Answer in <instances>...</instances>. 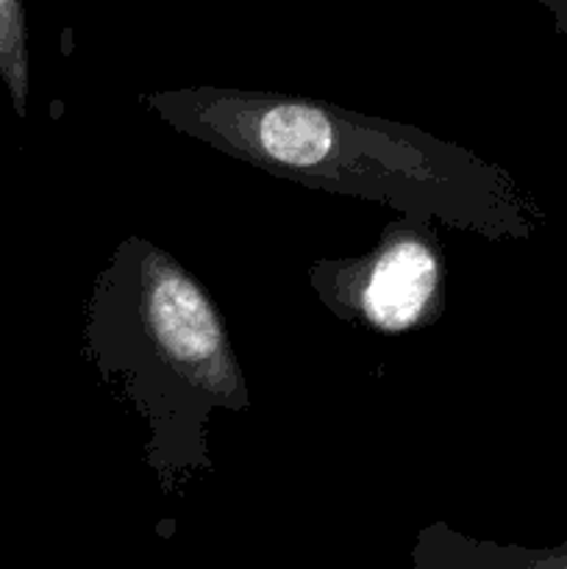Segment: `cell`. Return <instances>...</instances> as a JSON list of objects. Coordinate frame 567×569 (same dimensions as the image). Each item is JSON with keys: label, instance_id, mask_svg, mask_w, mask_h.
I'll return each instance as SVG.
<instances>
[{"label": "cell", "instance_id": "cell-1", "mask_svg": "<svg viewBox=\"0 0 567 569\" xmlns=\"http://www.w3.org/2000/svg\"><path fill=\"white\" fill-rule=\"evenodd\" d=\"M142 103L172 131L300 187L372 200L495 242L528 239L543 222L511 172L420 128L253 89L183 87L145 94Z\"/></svg>", "mask_w": 567, "mask_h": 569}, {"label": "cell", "instance_id": "cell-2", "mask_svg": "<svg viewBox=\"0 0 567 569\" xmlns=\"http://www.w3.org/2000/svg\"><path fill=\"white\" fill-rule=\"evenodd\" d=\"M83 350L148 422V465L167 492L209 472L206 428L248 409V383L226 322L172 256L128 237L100 270Z\"/></svg>", "mask_w": 567, "mask_h": 569}, {"label": "cell", "instance_id": "cell-3", "mask_svg": "<svg viewBox=\"0 0 567 569\" xmlns=\"http://www.w3.org/2000/svg\"><path fill=\"white\" fill-rule=\"evenodd\" d=\"M309 283L331 315L378 333H406L445 309V259L431 220L398 214L376 248L356 259L315 261Z\"/></svg>", "mask_w": 567, "mask_h": 569}, {"label": "cell", "instance_id": "cell-4", "mask_svg": "<svg viewBox=\"0 0 567 569\" xmlns=\"http://www.w3.org/2000/svg\"><path fill=\"white\" fill-rule=\"evenodd\" d=\"M0 78L20 117L28 106V26L22 0H0Z\"/></svg>", "mask_w": 567, "mask_h": 569}, {"label": "cell", "instance_id": "cell-5", "mask_svg": "<svg viewBox=\"0 0 567 569\" xmlns=\"http://www.w3.org/2000/svg\"><path fill=\"white\" fill-rule=\"evenodd\" d=\"M487 559L495 569H567V539L556 548H487Z\"/></svg>", "mask_w": 567, "mask_h": 569}, {"label": "cell", "instance_id": "cell-6", "mask_svg": "<svg viewBox=\"0 0 567 569\" xmlns=\"http://www.w3.org/2000/svg\"><path fill=\"white\" fill-rule=\"evenodd\" d=\"M539 3H543L545 9L550 11V17H554L556 33H565L567 37V0H539Z\"/></svg>", "mask_w": 567, "mask_h": 569}]
</instances>
